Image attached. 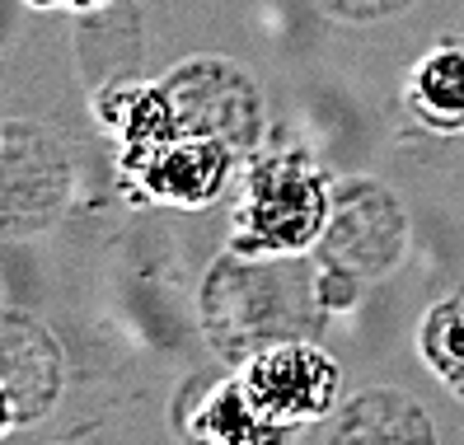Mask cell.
<instances>
[{"label": "cell", "mask_w": 464, "mask_h": 445, "mask_svg": "<svg viewBox=\"0 0 464 445\" xmlns=\"http://www.w3.org/2000/svg\"><path fill=\"white\" fill-rule=\"evenodd\" d=\"M300 380H334V371L319 361V352H282L258 366L254 389H258V403H272L282 412H310L305 394H295Z\"/></svg>", "instance_id": "cell-1"}, {"label": "cell", "mask_w": 464, "mask_h": 445, "mask_svg": "<svg viewBox=\"0 0 464 445\" xmlns=\"http://www.w3.org/2000/svg\"><path fill=\"white\" fill-rule=\"evenodd\" d=\"M418 103L436 122H464V52H441L422 66Z\"/></svg>", "instance_id": "cell-2"}, {"label": "cell", "mask_w": 464, "mask_h": 445, "mask_svg": "<svg viewBox=\"0 0 464 445\" xmlns=\"http://www.w3.org/2000/svg\"><path fill=\"white\" fill-rule=\"evenodd\" d=\"M10 417H14V408H10V394H5V389H0V436H5Z\"/></svg>", "instance_id": "cell-3"}]
</instances>
